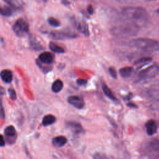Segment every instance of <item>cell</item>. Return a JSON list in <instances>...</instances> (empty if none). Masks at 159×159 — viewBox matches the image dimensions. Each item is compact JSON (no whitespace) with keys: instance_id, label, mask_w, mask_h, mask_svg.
<instances>
[{"instance_id":"1","label":"cell","mask_w":159,"mask_h":159,"mask_svg":"<svg viewBox=\"0 0 159 159\" xmlns=\"http://www.w3.org/2000/svg\"><path fill=\"white\" fill-rule=\"evenodd\" d=\"M122 16L128 21L139 26L145 24L148 18L147 11L141 7H127L122 10Z\"/></svg>"},{"instance_id":"2","label":"cell","mask_w":159,"mask_h":159,"mask_svg":"<svg viewBox=\"0 0 159 159\" xmlns=\"http://www.w3.org/2000/svg\"><path fill=\"white\" fill-rule=\"evenodd\" d=\"M129 45L132 48L147 52H157L159 50V42L149 38H137L131 40Z\"/></svg>"},{"instance_id":"3","label":"cell","mask_w":159,"mask_h":159,"mask_svg":"<svg viewBox=\"0 0 159 159\" xmlns=\"http://www.w3.org/2000/svg\"><path fill=\"white\" fill-rule=\"evenodd\" d=\"M139 30V26L133 22L128 21L114 27L111 30V33L114 36H134Z\"/></svg>"},{"instance_id":"4","label":"cell","mask_w":159,"mask_h":159,"mask_svg":"<svg viewBox=\"0 0 159 159\" xmlns=\"http://www.w3.org/2000/svg\"><path fill=\"white\" fill-rule=\"evenodd\" d=\"M12 29L16 35L22 37L29 33V25L24 19L20 18L16 21L12 27Z\"/></svg>"},{"instance_id":"5","label":"cell","mask_w":159,"mask_h":159,"mask_svg":"<svg viewBox=\"0 0 159 159\" xmlns=\"http://www.w3.org/2000/svg\"><path fill=\"white\" fill-rule=\"evenodd\" d=\"M49 37L54 40H64L75 39L77 35L70 30H54L50 32Z\"/></svg>"},{"instance_id":"6","label":"cell","mask_w":159,"mask_h":159,"mask_svg":"<svg viewBox=\"0 0 159 159\" xmlns=\"http://www.w3.org/2000/svg\"><path fill=\"white\" fill-rule=\"evenodd\" d=\"M70 20L73 26L80 33L83 34L86 37L89 35V30L88 25L84 20L76 19L74 16L70 17Z\"/></svg>"},{"instance_id":"7","label":"cell","mask_w":159,"mask_h":159,"mask_svg":"<svg viewBox=\"0 0 159 159\" xmlns=\"http://www.w3.org/2000/svg\"><path fill=\"white\" fill-rule=\"evenodd\" d=\"M159 73V66L157 65H152L142 70L139 73V77L140 79H148L154 78Z\"/></svg>"},{"instance_id":"8","label":"cell","mask_w":159,"mask_h":159,"mask_svg":"<svg viewBox=\"0 0 159 159\" xmlns=\"http://www.w3.org/2000/svg\"><path fill=\"white\" fill-rule=\"evenodd\" d=\"M4 135L6 139V142L9 144L12 145L15 143L17 138L16 130L14 126L9 125L4 129Z\"/></svg>"},{"instance_id":"9","label":"cell","mask_w":159,"mask_h":159,"mask_svg":"<svg viewBox=\"0 0 159 159\" xmlns=\"http://www.w3.org/2000/svg\"><path fill=\"white\" fill-rule=\"evenodd\" d=\"M67 101L69 104L78 109H82L84 106L83 99L78 96H70L68 98Z\"/></svg>"},{"instance_id":"10","label":"cell","mask_w":159,"mask_h":159,"mask_svg":"<svg viewBox=\"0 0 159 159\" xmlns=\"http://www.w3.org/2000/svg\"><path fill=\"white\" fill-rule=\"evenodd\" d=\"M39 60L41 63L45 64H51L54 60L53 55L48 52L41 53L39 56Z\"/></svg>"},{"instance_id":"11","label":"cell","mask_w":159,"mask_h":159,"mask_svg":"<svg viewBox=\"0 0 159 159\" xmlns=\"http://www.w3.org/2000/svg\"><path fill=\"white\" fill-rule=\"evenodd\" d=\"M146 132L150 136L154 135L157 132V124L153 119L148 120L145 124Z\"/></svg>"},{"instance_id":"12","label":"cell","mask_w":159,"mask_h":159,"mask_svg":"<svg viewBox=\"0 0 159 159\" xmlns=\"http://www.w3.org/2000/svg\"><path fill=\"white\" fill-rule=\"evenodd\" d=\"M66 126L75 134H80L83 132V129L81 125L76 122H66Z\"/></svg>"},{"instance_id":"13","label":"cell","mask_w":159,"mask_h":159,"mask_svg":"<svg viewBox=\"0 0 159 159\" xmlns=\"http://www.w3.org/2000/svg\"><path fill=\"white\" fill-rule=\"evenodd\" d=\"M67 142V139L63 135L57 136L54 137L52 140V144L57 147H61L64 146Z\"/></svg>"},{"instance_id":"14","label":"cell","mask_w":159,"mask_h":159,"mask_svg":"<svg viewBox=\"0 0 159 159\" xmlns=\"http://www.w3.org/2000/svg\"><path fill=\"white\" fill-rule=\"evenodd\" d=\"M1 80L6 83H10L12 80V73L9 70H3L1 72Z\"/></svg>"},{"instance_id":"15","label":"cell","mask_w":159,"mask_h":159,"mask_svg":"<svg viewBox=\"0 0 159 159\" xmlns=\"http://www.w3.org/2000/svg\"><path fill=\"white\" fill-rule=\"evenodd\" d=\"M29 43L30 47L35 50H41L43 49V46L41 45L40 42L35 37H32V36L30 37Z\"/></svg>"},{"instance_id":"16","label":"cell","mask_w":159,"mask_h":159,"mask_svg":"<svg viewBox=\"0 0 159 159\" xmlns=\"http://www.w3.org/2000/svg\"><path fill=\"white\" fill-rule=\"evenodd\" d=\"M134 71V68L131 66H125L121 68L119 70V74L122 78L130 77Z\"/></svg>"},{"instance_id":"17","label":"cell","mask_w":159,"mask_h":159,"mask_svg":"<svg viewBox=\"0 0 159 159\" xmlns=\"http://www.w3.org/2000/svg\"><path fill=\"white\" fill-rule=\"evenodd\" d=\"M148 96L153 100L159 102V88H150L147 91Z\"/></svg>"},{"instance_id":"18","label":"cell","mask_w":159,"mask_h":159,"mask_svg":"<svg viewBox=\"0 0 159 159\" xmlns=\"http://www.w3.org/2000/svg\"><path fill=\"white\" fill-rule=\"evenodd\" d=\"M56 121V117L52 114H47L43 117L42 124L44 126H48L55 123Z\"/></svg>"},{"instance_id":"19","label":"cell","mask_w":159,"mask_h":159,"mask_svg":"<svg viewBox=\"0 0 159 159\" xmlns=\"http://www.w3.org/2000/svg\"><path fill=\"white\" fill-rule=\"evenodd\" d=\"M102 89L104 93V94L110 99L112 101H116L117 98L115 97V96L113 94L112 91L109 88V87L106 85V83H102Z\"/></svg>"},{"instance_id":"20","label":"cell","mask_w":159,"mask_h":159,"mask_svg":"<svg viewBox=\"0 0 159 159\" xmlns=\"http://www.w3.org/2000/svg\"><path fill=\"white\" fill-rule=\"evenodd\" d=\"M63 88V83L60 80H56L52 85V90L54 93H59Z\"/></svg>"},{"instance_id":"21","label":"cell","mask_w":159,"mask_h":159,"mask_svg":"<svg viewBox=\"0 0 159 159\" xmlns=\"http://www.w3.org/2000/svg\"><path fill=\"white\" fill-rule=\"evenodd\" d=\"M49 48L51 51L57 53H63L65 52V50L61 47L54 43L53 42H50L49 43Z\"/></svg>"},{"instance_id":"22","label":"cell","mask_w":159,"mask_h":159,"mask_svg":"<svg viewBox=\"0 0 159 159\" xmlns=\"http://www.w3.org/2000/svg\"><path fill=\"white\" fill-rule=\"evenodd\" d=\"M12 11L10 7L4 6L1 7V14L4 17H9L12 15Z\"/></svg>"},{"instance_id":"23","label":"cell","mask_w":159,"mask_h":159,"mask_svg":"<svg viewBox=\"0 0 159 159\" xmlns=\"http://www.w3.org/2000/svg\"><path fill=\"white\" fill-rule=\"evenodd\" d=\"M3 1L6 2L7 4H9L10 7L14 9H19L20 8H21V5L20 2L17 0H3Z\"/></svg>"},{"instance_id":"24","label":"cell","mask_w":159,"mask_h":159,"mask_svg":"<svg viewBox=\"0 0 159 159\" xmlns=\"http://www.w3.org/2000/svg\"><path fill=\"white\" fill-rule=\"evenodd\" d=\"M152 60V58L150 57H142V58H140L134 62V64L135 65L144 64V63H148V62L151 61Z\"/></svg>"},{"instance_id":"25","label":"cell","mask_w":159,"mask_h":159,"mask_svg":"<svg viewBox=\"0 0 159 159\" xmlns=\"http://www.w3.org/2000/svg\"><path fill=\"white\" fill-rule=\"evenodd\" d=\"M150 145L153 150L159 152V139H153L150 142Z\"/></svg>"},{"instance_id":"26","label":"cell","mask_w":159,"mask_h":159,"mask_svg":"<svg viewBox=\"0 0 159 159\" xmlns=\"http://www.w3.org/2000/svg\"><path fill=\"white\" fill-rule=\"evenodd\" d=\"M47 21H48V23L51 25V26H53V27H58L60 26V22L55 18L54 17H49L48 19H47Z\"/></svg>"},{"instance_id":"27","label":"cell","mask_w":159,"mask_h":159,"mask_svg":"<svg viewBox=\"0 0 159 159\" xmlns=\"http://www.w3.org/2000/svg\"><path fill=\"white\" fill-rule=\"evenodd\" d=\"M93 159H107V157L104 153H96L93 156Z\"/></svg>"},{"instance_id":"28","label":"cell","mask_w":159,"mask_h":159,"mask_svg":"<svg viewBox=\"0 0 159 159\" xmlns=\"http://www.w3.org/2000/svg\"><path fill=\"white\" fill-rule=\"evenodd\" d=\"M8 93L9 94V96L12 100H16V91L13 89H8Z\"/></svg>"},{"instance_id":"29","label":"cell","mask_w":159,"mask_h":159,"mask_svg":"<svg viewBox=\"0 0 159 159\" xmlns=\"http://www.w3.org/2000/svg\"><path fill=\"white\" fill-rule=\"evenodd\" d=\"M109 74L111 75V76L113 78H115V79L117 78V72H116V71L114 68L110 67L109 68Z\"/></svg>"},{"instance_id":"30","label":"cell","mask_w":159,"mask_h":159,"mask_svg":"<svg viewBox=\"0 0 159 159\" xmlns=\"http://www.w3.org/2000/svg\"><path fill=\"white\" fill-rule=\"evenodd\" d=\"M76 83L79 86H84L87 83V81L84 79H78L76 80Z\"/></svg>"},{"instance_id":"31","label":"cell","mask_w":159,"mask_h":159,"mask_svg":"<svg viewBox=\"0 0 159 159\" xmlns=\"http://www.w3.org/2000/svg\"><path fill=\"white\" fill-rule=\"evenodd\" d=\"M87 11L88 12V14H89L90 15H92L94 12V9L93 7V6L91 5H89L88 8H87Z\"/></svg>"},{"instance_id":"32","label":"cell","mask_w":159,"mask_h":159,"mask_svg":"<svg viewBox=\"0 0 159 159\" xmlns=\"http://www.w3.org/2000/svg\"><path fill=\"white\" fill-rule=\"evenodd\" d=\"M1 117L2 119H4L5 118L4 111V109H3V107L2 105H1Z\"/></svg>"},{"instance_id":"33","label":"cell","mask_w":159,"mask_h":159,"mask_svg":"<svg viewBox=\"0 0 159 159\" xmlns=\"http://www.w3.org/2000/svg\"><path fill=\"white\" fill-rule=\"evenodd\" d=\"M5 145V140L4 139V137L2 135H1V142H0V145L1 147H3Z\"/></svg>"},{"instance_id":"34","label":"cell","mask_w":159,"mask_h":159,"mask_svg":"<svg viewBox=\"0 0 159 159\" xmlns=\"http://www.w3.org/2000/svg\"><path fill=\"white\" fill-rule=\"evenodd\" d=\"M61 2L65 6H68V5L70 4V2L68 1H67V0H61Z\"/></svg>"},{"instance_id":"35","label":"cell","mask_w":159,"mask_h":159,"mask_svg":"<svg viewBox=\"0 0 159 159\" xmlns=\"http://www.w3.org/2000/svg\"><path fill=\"white\" fill-rule=\"evenodd\" d=\"M127 105L128 106L130 107H137V106H136L135 104L132 103V102H129V103H128Z\"/></svg>"},{"instance_id":"36","label":"cell","mask_w":159,"mask_h":159,"mask_svg":"<svg viewBox=\"0 0 159 159\" xmlns=\"http://www.w3.org/2000/svg\"><path fill=\"white\" fill-rule=\"evenodd\" d=\"M3 91H4V89H3V88H2V87H1V95H2V94H3Z\"/></svg>"},{"instance_id":"37","label":"cell","mask_w":159,"mask_h":159,"mask_svg":"<svg viewBox=\"0 0 159 159\" xmlns=\"http://www.w3.org/2000/svg\"><path fill=\"white\" fill-rule=\"evenodd\" d=\"M146 1H154L155 0H146Z\"/></svg>"},{"instance_id":"38","label":"cell","mask_w":159,"mask_h":159,"mask_svg":"<svg viewBox=\"0 0 159 159\" xmlns=\"http://www.w3.org/2000/svg\"><path fill=\"white\" fill-rule=\"evenodd\" d=\"M47 1V0H44V1H45V2H46Z\"/></svg>"}]
</instances>
